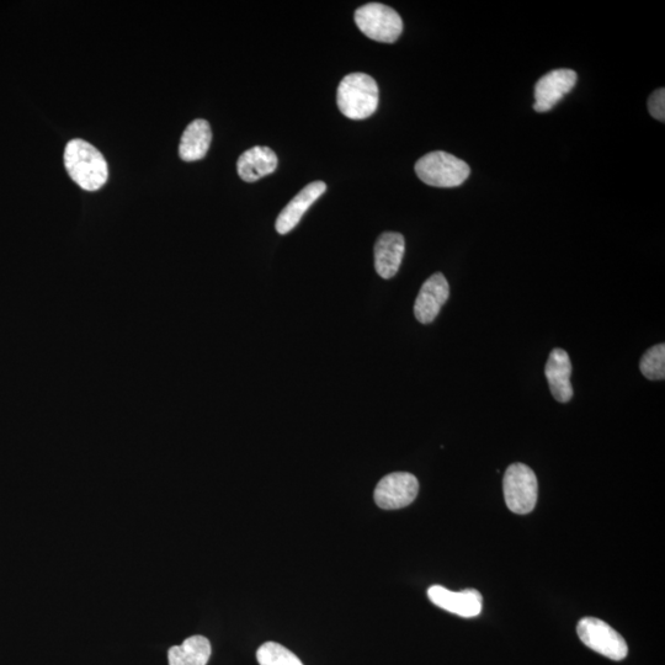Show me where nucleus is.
I'll return each mask as SVG.
<instances>
[{"label": "nucleus", "mask_w": 665, "mask_h": 665, "mask_svg": "<svg viewBox=\"0 0 665 665\" xmlns=\"http://www.w3.org/2000/svg\"><path fill=\"white\" fill-rule=\"evenodd\" d=\"M65 166L69 177L87 191H97L109 177L108 163L103 154L90 143L73 140L65 150Z\"/></svg>", "instance_id": "nucleus-1"}, {"label": "nucleus", "mask_w": 665, "mask_h": 665, "mask_svg": "<svg viewBox=\"0 0 665 665\" xmlns=\"http://www.w3.org/2000/svg\"><path fill=\"white\" fill-rule=\"evenodd\" d=\"M379 85L365 73H351L339 84L337 103L344 116L364 120L379 106Z\"/></svg>", "instance_id": "nucleus-2"}, {"label": "nucleus", "mask_w": 665, "mask_h": 665, "mask_svg": "<svg viewBox=\"0 0 665 665\" xmlns=\"http://www.w3.org/2000/svg\"><path fill=\"white\" fill-rule=\"evenodd\" d=\"M416 173L424 184L435 188H456L470 177L471 169L462 159L450 153L436 151L419 159Z\"/></svg>", "instance_id": "nucleus-3"}, {"label": "nucleus", "mask_w": 665, "mask_h": 665, "mask_svg": "<svg viewBox=\"0 0 665 665\" xmlns=\"http://www.w3.org/2000/svg\"><path fill=\"white\" fill-rule=\"evenodd\" d=\"M355 23L363 34L383 44H393L403 31V21L395 9L381 3H369L356 10Z\"/></svg>", "instance_id": "nucleus-4"}, {"label": "nucleus", "mask_w": 665, "mask_h": 665, "mask_svg": "<svg viewBox=\"0 0 665 665\" xmlns=\"http://www.w3.org/2000/svg\"><path fill=\"white\" fill-rule=\"evenodd\" d=\"M503 491L510 512L520 515L531 513L539 496L535 472L524 464L510 465L505 471Z\"/></svg>", "instance_id": "nucleus-5"}, {"label": "nucleus", "mask_w": 665, "mask_h": 665, "mask_svg": "<svg viewBox=\"0 0 665 665\" xmlns=\"http://www.w3.org/2000/svg\"><path fill=\"white\" fill-rule=\"evenodd\" d=\"M579 638L585 646L613 661H622L629 654L624 637L603 620L584 617L577 626Z\"/></svg>", "instance_id": "nucleus-6"}, {"label": "nucleus", "mask_w": 665, "mask_h": 665, "mask_svg": "<svg viewBox=\"0 0 665 665\" xmlns=\"http://www.w3.org/2000/svg\"><path fill=\"white\" fill-rule=\"evenodd\" d=\"M419 492L417 477L408 472H395L377 484L374 498L381 509L396 510L408 507Z\"/></svg>", "instance_id": "nucleus-7"}, {"label": "nucleus", "mask_w": 665, "mask_h": 665, "mask_svg": "<svg viewBox=\"0 0 665 665\" xmlns=\"http://www.w3.org/2000/svg\"><path fill=\"white\" fill-rule=\"evenodd\" d=\"M577 73L572 69H555L542 77L535 87L534 109L537 113H547L576 87Z\"/></svg>", "instance_id": "nucleus-8"}, {"label": "nucleus", "mask_w": 665, "mask_h": 665, "mask_svg": "<svg viewBox=\"0 0 665 665\" xmlns=\"http://www.w3.org/2000/svg\"><path fill=\"white\" fill-rule=\"evenodd\" d=\"M428 597L438 608L466 619L482 613L483 598L476 589H465L456 593L441 585H433L428 590Z\"/></svg>", "instance_id": "nucleus-9"}, {"label": "nucleus", "mask_w": 665, "mask_h": 665, "mask_svg": "<svg viewBox=\"0 0 665 665\" xmlns=\"http://www.w3.org/2000/svg\"><path fill=\"white\" fill-rule=\"evenodd\" d=\"M450 286L441 273H436L425 281L414 305V315L422 324H430L438 317L441 308L449 300Z\"/></svg>", "instance_id": "nucleus-10"}, {"label": "nucleus", "mask_w": 665, "mask_h": 665, "mask_svg": "<svg viewBox=\"0 0 665 665\" xmlns=\"http://www.w3.org/2000/svg\"><path fill=\"white\" fill-rule=\"evenodd\" d=\"M545 375L552 396L557 402L568 403L573 397L572 361L566 350L553 349L547 360Z\"/></svg>", "instance_id": "nucleus-11"}, {"label": "nucleus", "mask_w": 665, "mask_h": 665, "mask_svg": "<svg viewBox=\"0 0 665 665\" xmlns=\"http://www.w3.org/2000/svg\"><path fill=\"white\" fill-rule=\"evenodd\" d=\"M406 241L401 233H382L375 244V268L382 279H392L401 268Z\"/></svg>", "instance_id": "nucleus-12"}, {"label": "nucleus", "mask_w": 665, "mask_h": 665, "mask_svg": "<svg viewBox=\"0 0 665 665\" xmlns=\"http://www.w3.org/2000/svg\"><path fill=\"white\" fill-rule=\"evenodd\" d=\"M327 185L323 182H313L302 189L292 199L276 220V231L287 234L299 225L301 218L315 202L326 193Z\"/></svg>", "instance_id": "nucleus-13"}, {"label": "nucleus", "mask_w": 665, "mask_h": 665, "mask_svg": "<svg viewBox=\"0 0 665 665\" xmlns=\"http://www.w3.org/2000/svg\"><path fill=\"white\" fill-rule=\"evenodd\" d=\"M278 157L271 148L255 146L244 152L237 162L239 177L244 182L254 183L265 175L275 172Z\"/></svg>", "instance_id": "nucleus-14"}, {"label": "nucleus", "mask_w": 665, "mask_h": 665, "mask_svg": "<svg viewBox=\"0 0 665 665\" xmlns=\"http://www.w3.org/2000/svg\"><path fill=\"white\" fill-rule=\"evenodd\" d=\"M212 141V131L206 120H195L186 127L179 146V156L185 162H196L206 156Z\"/></svg>", "instance_id": "nucleus-15"}, {"label": "nucleus", "mask_w": 665, "mask_h": 665, "mask_svg": "<svg viewBox=\"0 0 665 665\" xmlns=\"http://www.w3.org/2000/svg\"><path fill=\"white\" fill-rule=\"evenodd\" d=\"M211 643L204 636L186 638L183 645L169 649V665H206L211 657Z\"/></svg>", "instance_id": "nucleus-16"}, {"label": "nucleus", "mask_w": 665, "mask_h": 665, "mask_svg": "<svg viewBox=\"0 0 665 665\" xmlns=\"http://www.w3.org/2000/svg\"><path fill=\"white\" fill-rule=\"evenodd\" d=\"M257 659L260 665H303L296 654L275 642H266L258 649Z\"/></svg>", "instance_id": "nucleus-17"}, {"label": "nucleus", "mask_w": 665, "mask_h": 665, "mask_svg": "<svg viewBox=\"0 0 665 665\" xmlns=\"http://www.w3.org/2000/svg\"><path fill=\"white\" fill-rule=\"evenodd\" d=\"M640 370L648 380L661 381L665 379V345H654L642 356Z\"/></svg>", "instance_id": "nucleus-18"}, {"label": "nucleus", "mask_w": 665, "mask_h": 665, "mask_svg": "<svg viewBox=\"0 0 665 665\" xmlns=\"http://www.w3.org/2000/svg\"><path fill=\"white\" fill-rule=\"evenodd\" d=\"M648 111L654 119L665 121V90L657 89L651 97L648 98Z\"/></svg>", "instance_id": "nucleus-19"}]
</instances>
